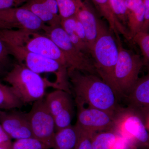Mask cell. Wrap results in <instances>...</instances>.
Returning a JSON list of instances; mask_svg holds the SVG:
<instances>
[{"instance_id":"obj_3","label":"cell","mask_w":149,"mask_h":149,"mask_svg":"<svg viewBox=\"0 0 149 149\" xmlns=\"http://www.w3.org/2000/svg\"><path fill=\"white\" fill-rule=\"evenodd\" d=\"M3 80L10 84L24 105L44 98L48 88L61 90L56 82L43 78L19 63L13 65Z\"/></svg>"},{"instance_id":"obj_20","label":"cell","mask_w":149,"mask_h":149,"mask_svg":"<svg viewBox=\"0 0 149 149\" xmlns=\"http://www.w3.org/2000/svg\"><path fill=\"white\" fill-rule=\"evenodd\" d=\"M23 105L11 87L0 81V110L15 109L20 108Z\"/></svg>"},{"instance_id":"obj_37","label":"cell","mask_w":149,"mask_h":149,"mask_svg":"<svg viewBox=\"0 0 149 149\" xmlns=\"http://www.w3.org/2000/svg\"><path fill=\"white\" fill-rule=\"evenodd\" d=\"M0 149H6L4 148H3V147L0 146Z\"/></svg>"},{"instance_id":"obj_5","label":"cell","mask_w":149,"mask_h":149,"mask_svg":"<svg viewBox=\"0 0 149 149\" xmlns=\"http://www.w3.org/2000/svg\"><path fill=\"white\" fill-rule=\"evenodd\" d=\"M10 55L13 56L19 63L24 64L33 72L40 74L46 72L54 73L56 83L63 91L71 93L68 70L56 61L44 56L31 52L21 47L6 45Z\"/></svg>"},{"instance_id":"obj_9","label":"cell","mask_w":149,"mask_h":149,"mask_svg":"<svg viewBox=\"0 0 149 149\" xmlns=\"http://www.w3.org/2000/svg\"><path fill=\"white\" fill-rule=\"evenodd\" d=\"M27 115L33 138L48 149L52 148L56 133L54 119L46 105L45 97L33 102Z\"/></svg>"},{"instance_id":"obj_6","label":"cell","mask_w":149,"mask_h":149,"mask_svg":"<svg viewBox=\"0 0 149 149\" xmlns=\"http://www.w3.org/2000/svg\"><path fill=\"white\" fill-rule=\"evenodd\" d=\"M138 148L149 147L148 128L143 118L128 107H120L114 116L111 130Z\"/></svg>"},{"instance_id":"obj_30","label":"cell","mask_w":149,"mask_h":149,"mask_svg":"<svg viewBox=\"0 0 149 149\" xmlns=\"http://www.w3.org/2000/svg\"><path fill=\"white\" fill-rule=\"evenodd\" d=\"M133 146H135L127 139L118 135L116 140L112 145L110 149H130Z\"/></svg>"},{"instance_id":"obj_24","label":"cell","mask_w":149,"mask_h":149,"mask_svg":"<svg viewBox=\"0 0 149 149\" xmlns=\"http://www.w3.org/2000/svg\"><path fill=\"white\" fill-rule=\"evenodd\" d=\"M131 40L139 45L143 56L144 65L148 66L149 63V34L148 32L139 31Z\"/></svg>"},{"instance_id":"obj_29","label":"cell","mask_w":149,"mask_h":149,"mask_svg":"<svg viewBox=\"0 0 149 149\" xmlns=\"http://www.w3.org/2000/svg\"><path fill=\"white\" fill-rule=\"evenodd\" d=\"M10 56L6 44L0 39V63L7 69L13 65H11Z\"/></svg>"},{"instance_id":"obj_22","label":"cell","mask_w":149,"mask_h":149,"mask_svg":"<svg viewBox=\"0 0 149 149\" xmlns=\"http://www.w3.org/2000/svg\"><path fill=\"white\" fill-rule=\"evenodd\" d=\"M117 136V134L112 130L95 133L92 137L93 149H110Z\"/></svg>"},{"instance_id":"obj_36","label":"cell","mask_w":149,"mask_h":149,"mask_svg":"<svg viewBox=\"0 0 149 149\" xmlns=\"http://www.w3.org/2000/svg\"><path fill=\"white\" fill-rule=\"evenodd\" d=\"M130 149H137V148H136V147L134 146L133 147H132V148H131Z\"/></svg>"},{"instance_id":"obj_1","label":"cell","mask_w":149,"mask_h":149,"mask_svg":"<svg viewBox=\"0 0 149 149\" xmlns=\"http://www.w3.org/2000/svg\"><path fill=\"white\" fill-rule=\"evenodd\" d=\"M68 74L76 105H88L113 115L120 107L117 93L98 75L75 69L68 70Z\"/></svg>"},{"instance_id":"obj_13","label":"cell","mask_w":149,"mask_h":149,"mask_svg":"<svg viewBox=\"0 0 149 149\" xmlns=\"http://www.w3.org/2000/svg\"><path fill=\"white\" fill-rule=\"evenodd\" d=\"M126 97L129 107L141 115L147 126L149 111V76L147 74L139 78Z\"/></svg>"},{"instance_id":"obj_34","label":"cell","mask_w":149,"mask_h":149,"mask_svg":"<svg viewBox=\"0 0 149 149\" xmlns=\"http://www.w3.org/2000/svg\"><path fill=\"white\" fill-rule=\"evenodd\" d=\"M14 28L15 29L16 27L0 19V29H12Z\"/></svg>"},{"instance_id":"obj_16","label":"cell","mask_w":149,"mask_h":149,"mask_svg":"<svg viewBox=\"0 0 149 149\" xmlns=\"http://www.w3.org/2000/svg\"><path fill=\"white\" fill-rule=\"evenodd\" d=\"M61 25L74 45L82 52L91 55L85 29L76 16L61 20Z\"/></svg>"},{"instance_id":"obj_4","label":"cell","mask_w":149,"mask_h":149,"mask_svg":"<svg viewBox=\"0 0 149 149\" xmlns=\"http://www.w3.org/2000/svg\"><path fill=\"white\" fill-rule=\"evenodd\" d=\"M0 39L6 45L21 47L52 59L68 69L62 52L51 39L40 32L17 29H0Z\"/></svg>"},{"instance_id":"obj_14","label":"cell","mask_w":149,"mask_h":149,"mask_svg":"<svg viewBox=\"0 0 149 149\" xmlns=\"http://www.w3.org/2000/svg\"><path fill=\"white\" fill-rule=\"evenodd\" d=\"M75 15L83 24L90 50H92L97 35L98 17L89 0H75Z\"/></svg>"},{"instance_id":"obj_10","label":"cell","mask_w":149,"mask_h":149,"mask_svg":"<svg viewBox=\"0 0 149 149\" xmlns=\"http://www.w3.org/2000/svg\"><path fill=\"white\" fill-rule=\"evenodd\" d=\"M77 122L75 127L91 134L111 130L114 115L102 110L77 105Z\"/></svg>"},{"instance_id":"obj_25","label":"cell","mask_w":149,"mask_h":149,"mask_svg":"<svg viewBox=\"0 0 149 149\" xmlns=\"http://www.w3.org/2000/svg\"><path fill=\"white\" fill-rule=\"evenodd\" d=\"M125 1L109 0V1L112 10L115 15L122 25L127 29L128 15Z\"/></svg>"},{"instance_id":"obj_11","label":"cell","mask_w":149,"mask_h":149,"mask_svg":"<svg viewBox=\"0 0 149 149\" xmlns=\"http://www.w3.org/2000/svg\"><path fill=\"white\" fill-rule=\"evenodd\" d=\"M0 124L11 139L33 138L27 113L0 110Z\"/></svg>"},{"instance_id":"obj_23","label":"cell","mask_w":149,"mask_h":149,"mask_svg":"<svg viewBox=\"0 0 149 149\" xmlns=\"http://www.w3.org/2000/svg\"><path fill=\"white\" fill-rule=\"evenodd\" d=\"M74 113V106L72 102L54 118L56 132L68 128L71 125Z\"/></svg>"},{"instance_id":"obj_21","label":"cell","mask_w":149,"mask_h":149,"mask_svg":"<svg viewBox=\"0 0 149 149\" xmlns=\"http://www.w3.org/2000/svg\"><path fill=\"white\" fill-rule=\"evenodd\" d=\"M144 3L139 7L127 11L128 29L130 40L137 32L141 31L144 21Z\"/></svg>"},{"instance_id":"obj_15","label":"cell","mask_w":149,"mask_h":149,"mask_svg":"<svg viewBox=\"0 0 149 149\" xmlns=\"http://www.w3.org/2000/svg\"><path fill=\"white\" fill-rule=\"evenodd\" d=\"M21 6L31 11L47 26L61 25V19L56 0H27Z\"/></svg>"},{"instance_id":"obj_35","label":"cell","mask_w":149,"mask_h":149,"mask_svg":"<svg viewBox=\"0 0 149 149\" xmlns=\"http://www.w3.org/2000/svg\"><path fill=\"white\" fill-rule=\"evenodd\" d=\"M7 69L3 65L0 63V77H3L5 76L8 70H7Z\"/></svg>"},{"instance_id":"obj_19","label":"cell","mask_w":149,"mask_h":149,"mask_svg":"<svg viewBox=\"0 0 149 149\" xmlns=\"http://www.w3.org/2000/svg\"><path fill=\"white\" fill-rule=\"evenodd\" d=\"M78 134V130L75 125H71L56 132L52 148L74 149Z\"/></svg>"},{"instance_id":"obj_8","label":"cell","mask_w":149,"mask_h":149,"mask_svg":"<svg viewBox=\"0 0 149 149\" xmlns=\"http://www.w3.org/2000/svg\"><path fill=\"white\" fill-rule=\"evenodd\" d=\"M117 43L118 56L114 70L115 82L119 96L126 97L139 79L143 62L140 55L124 49L121 42Z\"/></svg>"},{"instance_id":"obj_27","label":"cell","mask_w":149,"mask_h":149,"mask_svg":"<svg viewBox=\"0 0 149 149\" xmlns=\"http://www.w3.org/2000/svg\"><path fill=\"white\" fill-rule=\"evenodd\" d=\"M11 149H48L44 144L33 138L16 140Z\"/></svg>"},{"instance_id":"obj_7","label":"cell","mask_w":149,"mask_h":149,"mask_svg":"<svg viewBox=\"0 0 149 149\" xmlns=\"http://www.w3.org/2000/svg\"><path fill=\"white\" fill-rule=\"evenodd\" d=\"M43 32L62 52L68 65V70H77L98 75L93 59L74 45L61 25L47 26Z\"/></svg>"},{"instance_id":"obj_32","label":"cell","mask_w":149,"mask_h":149,"mask_svg":"<svg viewBox=\"0 0 149 149\" xmlns=\"http://www.w3.org/2000/svg\"><path fill=\"white\" fill-rule=\"evenodd\" d=\"M27 1V0H0V10L21 6Z\"/></svg>"},{"instance_id":"obj_18","label":"cell","mask_w":149,"mask_h":149,"mask_svg":"<svg viewBox=\"0 0 149 149\" xmlns=\"http://www.w3.org/2000/svg\"><path fill=\"white\" fill-rule=\"evenodd\" d=\"M71 95L63 90L56 89L45 95V100L46 105L54 118L73 102Z\"/></svg>"},{"instance_id":"obj_31","label":"cell","mask_w":149,"mask_h":149,"mask_svg":"<svg viewBox=\"0 0 149 149\" xmlns=\"http://www.w3.org/2000/svg\"><path fill=\"white\" fill-rule=\"evenodd\" d=\"M12 139L0 124V146L6 149H11Z\"/></svg>"},{"instance_id":"obj_28","label":"cell","mask_w":149,"mask_h":149,"mask_svg":"<svg viewBox=\"0 0 149 149\" xmlns=\"http://www.w3.org/2000/svg\"><path fill=\"white\" fill-rule=\"evenodd\" d=\"M77 129L78 137L74 149H93L92 145V137L93 134Z\"/></svg>"},{"instance_id":"obj_12","label":"cell","mask_w":149,"mask_h":149,"mask_svg":"<svg viewBox=\"0 0 149 149\" xmlns=\"http://www.w3.org/2000/svg\"><path fill=\"white\" fill-rule=\"evenodd\" d=\"M0 19L16 27L35 32H44L47 25L31 11L22 6L0 10Z\"/></svg>"},{"instance_id":"obj_2","label":"cell","mask_w":149,"mask_h":149,"mask_svg":"<svg viewBox=\"0 0 149 149\" xmlns=\"http://www.w3.org/2000/svg\"><path fill=\"white\" fill-rule=\"evenodd\" d=\"M98 75L119 96L114 79V70L118 56V48L113 32L98 18L97 35L91 53Z\"/></svg>"},{"instance_id":"obj_33","label":"cell","mask_w":149,"mask_h":149,"mask_svg":"<svg viewBox=\"0 0 149 149\" xmlns=\"http://www.w3.org/2000/svg\"><path fill=\"white\" fill-rule=\"evenodd\" d=\"M144 5V21L141 31L148 32L149 28V0H143Z\"/></svg>"},{"instance_id":"obj_17","label":"cell","mask_w":149,"mask_h":149,"mask_svg":"<svg viewBox=\"0 0 149 149\" xmlns=\"http://www.w3.org/2000/svg\"><path fill=\"white\" fill-rule=\"evenodd\" d=\"M99 14L107 22L109 27L112 31L115 37L120 35L125 37L127 29L124 27L113 12L109 0H92Z\"/></svg>"},{"instance_id":"obj_26","label":"cell","mask_w":149,"mask_h":149,"mask_svg":"<svg viewBox=\"0 0 149 149\" xmlns=\"http://www.w3.org/2000/svg\"><path fill=\"white\" fill-rule=\"evenodd\" d=\"M61 20L74 16L76 13L75 0H56Z\"/></svg>"}]
</instances>
